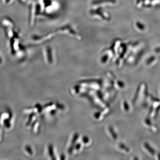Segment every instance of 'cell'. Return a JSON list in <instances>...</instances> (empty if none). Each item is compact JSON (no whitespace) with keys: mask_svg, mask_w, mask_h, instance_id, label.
<instances>
[{"mask_svg":"<svg viewBox=\"0 0 160 160\" xmlns=\"http://www.w3.org/2000/svg\"><path fill=\"white\" fill-rule=\"evenodd\" d=\"M145 147L148 149V151L150 152H151V154H155V151L153 150L150 146H149V145H148L147 143H146L145 144Z\"/></svg>","mask_w":160,"mask_h":160,"instance_id":"obj_4","label":"cell"},{"mask_svg":"<svg viewBox=\"0 0 160 160\" xmlns=\"http://www.w3.org/2000/svg\"><path fill=\"white\" fill-rule=\"evenodd\" d=\"M57 32L58 33L67 35L71 37L78 39H79L80 36L70 25H66L60 27L57 29Z\"/></svg>","mask_w":160,"mask_h":160,"instance_id":"obj_2","label":"cell"},{"mask_svg":"<svg viewBox=\"0 0 160 160\" xmlns=\"http://www.w3.org/2000/svg\"><path fill=\"white\" fill-rule=\"evenodd\" d=\"M94 9H92L90 14L92 17L95 18L102 21H109L110 19V16L107 12L102 10V7H93Z\"/></svg>","mask_w":160,"mask_h":160,"instance_id":"obj_1","label":"cell"},{"mask_svg":"<svg viewBox=\"0 0 160 160\" xmlns=\"http://www.w3.org/2000/svg\"><path fill=\"white\" fill-rule=\"evenodd\" d=\"M116 3V0H93L91 5L93 7H102V6H113Z\"/></svg>","mask_w":160,"mask_h":160,"instance_id":"obj_3","label":"cell"}]
</instances>
